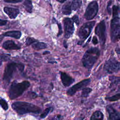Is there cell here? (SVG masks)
Returning a JSON list of instances; mask_svg holds the SVG:
<instances>
[{"label":"cell","instance_id":"obj_8","mask_svg":"<svg viewBox=\"0 0 120 120\" xmlns=\"http://www.w3.org/2000/svg\"><path fill=\"white\" fill-rule=\"evenodd\" d=\"M98 10V6L96 1H93L90 3L87 6L84 14L86 19L90 20L94 18L97 15Z\"/></svg>","mask_w":120,"mask_h":120},{"label":"cell","instance_id":"obj_7","mask_svg":"<svg viewBox=\"0 0 120 120\" xmlns=\"http://www.w3.org/2000/svg\"><path fill=\"white\" fill-rule=\"evenodd\" d=\"M104 68L108 74L117 72L120 69V62L114 58L110 59L105 63Z\"/></svg>","mask_w":120,"mask_h":120},{"label":"cell","instance_id":"obj_13","mask_svg":"<svg viewBox=\"0 0 120 120\" xmlns=\"http://www.w3.org/2000/svg\"><path fill=\"white\" fill-rule=\"evenodd\" d=\"M60 73L62 83L65 87L69 86L74 82V79L72 78L70 76L68 75L66 73L61 72Z\"/></svg>","mask_w":120,"mask_h":120},{"label":"cell","instance_id":"obj_5","mask_svg":"<svg viewBox=\"0 0 120 120\" xmlns=\"http://www.w3.org/2000/svg\"><path fill=\"white\" fill-rule=\"evenodd\" d=\"M111 38L113 42L120 40V18L113 17L111 22Z\"/></svg>","mask_w":120,"mask_h":120},{"label":"cell","instance_id":"obj_28","mask_svg":"<svg viewBox=\"0 0 120 120\" xmlns=\"http://www.w3.org/2000/svg\"><path fill=\"white\" fill-rule=\"evenodd\" d=\"M119 10V7L117 6L114 5L112 7V15L113 17L117 16L118 15V11Z\"/></svg>","mask_w":120,"mask_h":120},{"label":"cell","instance_id":"obj_38","mask_svg":"<svg viewBox=\"0 0 120 120\" xmlns=\"http://www.w3.org/2000/svg\"><path fill=\"white\" fill-rule=\"evenodd\" d=\"M47 53H50V52L45 51L44 52H43V54H47Z\"/></svg>","mask_w":120,"mask_h":120},{"label":"cell","instance_id":"obj_37","mask_svg":"<svg viewBox=\"0 0 120 120\" xmlns=\"http://www.w3.org/2000/svg\"><path fill=\"white\" fill-rule=\"evenodd\" d=\"M116 51L118 53H120V48H117L116 49Z\"/></svg>","mask_w":120,"mask_h":120},{"label":"cell","instance_id":"obj_10","mask_svg":"<svg viewBox=\"0 0 120 120\" xmlns=\"http://www.w3.org/2000/svg\"><path fill=\"white\" fill-rule=\"evenodd\" d=\"M74 22L72 19L69 18H65L63 19V24L64 29V36L66 38H68L73 35L75 28Z\"/></svg>","mask_w":120,"mask_h":120},{"label":"cell","instance_id":"obj_18","mask_svg":"<svg viewBox=\"0 0 120 120\" xmlns=\"http://www.w3.org/2000/svg\"><path fill=\"white\" fill-rule=\"evenodd\" d=\"M72 11L71 2L69 1L66 3L62 8V12L64 15H69L71 14Z\"/></svg>","mask_w":120,"mask_h":120},{"label":"cell","instance_id":"obj_15","mask_svg":"<svg viewBox=\"0 0 120 120\" xmlns=\"http://www.w3.org/2000/svg\"><path fill=\"white\" fill-rule=\"evenodd\" d=\"M2 47L6 50H19L21 48L13 40H7L2 45Z\"/></svg>","mask_w":120,"mask_h":120},{"label":"cell","instance_id":"obj_27","mask_svg":"<svg viewBox=\"0 0 120 120\" xmlns=\"http://www.w3.org/2000/svg\"><path fill=\"white\" fill-rule=\"evenodd\" d=\"M37 41H38L33 38L27 37L26 39L25 44L27 45H30L33 44V43H34L35 42H36Z\"/></svg>","mask_w":120,"mask_h":120},{"label":"cell","instance_id":"obj_21","mask_svg":"<svg viewBox=\"0 0 120 120\" xmlns=\"http://www.w3.org/2000/svg\"><path fill=\"white\" fill-rule=\"evenodd\" d=\"M104 118V115L102 112L99 111H97L95 112L90 117V119L92 120H103Z\"/></svg>","mask_w":120,"mask_h":120},{"label":"cell","instance_id":"obj_2","mask_svg":"<svg viewBox=\"0 0 120 120\" xmlns=\"http://www.w3.org/2000/svg\"><path fill=\"white\" fill-rule=\"evenodd\" d=\"M100 55V51L97 47H92L88 50L82 58L83 66L90 69L97 61Z\"/></svg>","mask_w":120,"mask_h":120},{"label":"cell","instance_id":"obj_19","mask_svg":"<svg viewBox=\"0 0 120 120\" xmlns=\"http://www.w3.org/2000/svg\"><path fill=\"white\" fill-rule=\"evenodd\" d=\"M46 46H47L46 44H45V43L41 42H38V41L35 42L32 45V48L34 49L37 50L43 49L44 48H45Z\"/></svg>","mask_w":120,"mask_h":120},{"label":"cell","instance_id":"obj_31","mask_svg":"<svg viewBox=\"0 0 120 120\" xmlns=\"http://www.w3.org/2000/svg\"><path fill=\"white\" fill-rule=\"evenodd\" d=\"M7 56L6 55H3L0 54V66L2 65L3 60H6Z\"/></svg>","mask_w":120,"mask_h":120},{"label":"cell","instance_id":"obj_6","mask_svg":"<svg viewBox=\"0 0 120 120\" xmlns=\"http://www.w3.org/2000/svg\"><path fill=\"white\" fill-rule=\"evenodd\" d=\"M95 24V21H91L83 24L80 28L78 32V36L82 40L86 39L90 34Z\"/></svg>","mask_w":120,"mask_h":120},{"label":"cell","instance_id":"obj_30","mask_svg":"<svg viewBox=\"0 0 120 120\" xmlns=\"http://www.w3.org/2000/svg\"><path fill=\"white\" fill-rule=\"evenodd\" d=\"M4 1L8 3H19L22 1V0H4Z\"/></svg>","mask_w":120,"mask_h":120},{"label":"cell","instance_id":"obj_35","mask_svg":"<svg viewBox=\"0 0 120 120\" xmlns=\"http://www.w3.org/2000/svg\"><path fill=\"white\" fill-rule=\"evenodd\" d=\"M111 1H112V0H110L109 1V2H108V6H107V11H108V12L109 14H110V13H111V9L110 8V5L112 3Z\"/></svg>","mask_w":120,"mask_h":120},{"label":"cell","instance_id":"obj_3","mask_svg":"<svg viewBox=\"0 0 120 120\" xmlns=\"http://www.w3.org/2000/svg\"><path fill=\"white\" fill-rule=\"evenodd\" d=\"M30 86L27 81L21 82H14L11 85L8 90V96L11 99H14L20 96Z\"/></svg>","mask_w":120,"mask_h":120},{"label":"cell","instance_id":"obj_12","mask_svg":"<svg viewBox=\"0 0 120 120\" xmlns=\"http://www.w3.org/2000/svg\"><path fill=\"white\" fill-rule=\"evenodd\" d=\"M106 109L109 115V120H120V114L112 106L108 105Z\"/></svg>","mask_w":120,"mask_h":120},{"label":"cell","instance_id":"obj_1","mask_svg":"<svg viewBox=\"0 0 120 120\" xmlns=\"http://www.w3.org/2000/svg\"><path fill=\"white\" fill-rule=\"evenodd\" d=\"M11 106L15 111L20 115L29 113L38 114L41 112V109L38 106L26 102H15L12 104Z\"/></svg>","mask_w":120,"mask_h":120},{"label":"cell","instance_id":"obj_26","mask_svg":"<svg viewBox=\"0 0 120 120\" xmlns=\"http://www.w3.org/2000/svg\"><path fill=\"white\" fill-rule=\"evenodd\" d=\"M106 99L107 100H109V101H111V102H113V101H117L119 99H120V93H118V94H116V95H115L113 96L108 97V98H106Z\"/></svg>","mask_w":120,"mask_h":120},{"label":"cell","instance_id":"obj_34","mask_svg":"<svg viewBox=\"0 0 120 120\" xmlns=\"http://www.w3.org/2000/svg\"><path fill=\"white\" fill-rule=\"evenodd\" d=\"M92 43L94 45H96L98 43V39L96 37H94L92 39Z\"/></svg>","mask_w":120,"mask_h":120},{"label":"cell","instance_id":"obj_16","mask_svg":"<svg viewBox=\"0 0 120 120\" xmlns=\"http://www.w3.org/2000/svg\"><path fill=\"white\" fill-rule=\"evenodd\" d=\"M3 35L6 37H12L15 39H19L22 36V33L20 31L17 30L8 31L3 33Z\"/></svg>","mask_w":120,"mask_h":120},{"label":"cell","instance_id":"obj_33","mask_svg":"<svg viewBox=\"0 0 120 120\" xmlns=\"http://www.w3.org/2000/svg\"><path fill=\"white\" fill-rule=\"evenodd\" d=\"M58 27H59V32H58V36H60L61 33H62V28L60 24H58Z\"/></svg>","mask_w":120,"mask_h":120},{"label":"cell","instance_id":"obj_22","mask_svg":"<svg viewBox=\"0 0 120 120\" xmlns=\"http://www.w3.org/2000/svg\"><path fill=\"white\" fill-rule=\"evenodd\" d=\"M82 5L81 0H73L71 2L72 9L76 10L79 8Z\"/></svg>","mask_w":120,"mask_h":120},{"label":"cell","instance_id":"obj_11","mask_svg":"<svg viewBox=\"0 0 120 120\" xmlns=\"http://www.w3.org/2000/svg\"><path fill=\"white\" fill-rule=\"evenodd\" d=\"M90 82V79H84L70 87L67 91V94L69 96L74 95L77 91L83 89L88 85Z\"/></svg>","mask_w":120,"mask_h":120},{"label":"cell","instance_id":"obj_4","mask_svg":"<svg viewBox=\"0 0 120 120\" xmlns=\"http://www.w3.org/2000/svg\"><path fill=\"white\" fill-rule=\"evenodd\" d=\"M24 68V65L21 63L11 62L8 64L4 70L3 76V81L6 83H9L17 71L22 72Z\"/></svg>","mask_w":120,"mask_h":120},{"label":"cell","instance_id":"obj_20","mask_svg":"<svg viewBox=\"0 0 120 120\" xmlns=\"http://www.w3.org/2000/svg\"><path fill=\"white\" fill-rule=\"evenodd\" d=\"M23 5L27 12L29 13H31L32 12L33 6L31 0H25L23 2Z\"/></svg>","mask_w":120,"mask_h":120},{"label":"cell","instance_id":"obj_25","mask_svg":"<svg viewBox=\"0 0 120 120\" xmlns=\"http://www.w3.org/2000/svg\"><path fill=\"white\" fill-rule=\"evenodd\" d=\"M0 105L3 108V109L5 111L7 110L8 108V104L7 101L3 98H1L0 99Z\"/></svg>","mask_w":120,"mask_h":120},{"label":"cell","instance_id":"obj_29","mask_svg":"<svg viewBox=\"0 0 120 120\" xmlns=\"http://www.w3.org/2000/svg\"><path fill=\"white\" fill-rule=\"evenodd\" d=\"M72 20L73 21V22H75L76 24H78L79 23V18L78 17L77 15H74L72 18Z\"/></svg>","mask_w":120,"mask_h":120},{"label":"cell","instance_id":"obj_9","mask_svg":"<svg viewBox=\"0 0 120 120\" xmlns=\"http://www.w3.org/2000/svg\"><path fill=\"white\" fill-rule=\"evenodd\" d=\"M105 24L104 21H101L95 29V34L98 36L101 45H103L106 40Z\"/></svg>","mask_w":120,"mask_h":120},{"label":"cell","instance_id":"obj_14","mask_svg":"<svg viewBox=\"0 0 120 120\" xmlns=\"http://www.w3.org/2000/svg\"><path fill=\"white\" fill-rule=\"evenodd\" d=\"M4 11L11 19H15L19 13L18 9L10 7H5Z\"/></svg>","mask_w":120,"mask_h":120},{"label":"cell","instance_id":"obj_24","mask_svg":"<svg viewBox=\"0 0 120 120\" xmlns=\"http://www.w3.org/2000/svg\"><path fill=\"white\" fill-rule=\"evenodd\" d=\"M53 110V108L52 107H49L46 108L43 113L41 114L40 117L41 118H45L46 117V116L49 114L50 112H52Z\"/></svg>","mask_w":120,"mask_h":120},{"label":"cell","instance_id":"obj_17","mask_svg":"<svg viewBox=\"0 0 120 120\" xmlns=\"http://www.w3.org/2000/svg\"><path fill=\"white\" fill-rule=\"evenodd\" d=\"M110 80L111 81L110 87L112 88L115 89L116 87H118L120 89V77H115L111 76L109 77Z\"/></svg>","mask_w":120,"mask_h":120},{"label":"cell","instance_id":"obj_23","mask_svg":"<svg viewBox=\"0 0 120 120\" xmlns=\"http://www.w3.org/2000/svg\"><path fill=\"white\" fill-rule=\"evenodd\" d=\"M82 92L81 96L82 97L86 98L87 97L90 93L92 89L90 88H83L82 90Z\"/></svg>","mask_w":120,"mask_h":120},{"label":"cell","instance_id":"obj_32","mask_svg":"<svg viewBox=\"0 0 120 120\" xmlns=\"http://www.w3.org/2000/svg\"><path fill=\"white\" fill-rule=\"evenodd\" d=\"M8 22L7 20H2L0 19V26H3L7 24Z\"/></svg>","mask_w":120,"mask_h":120},{"label":"cell","instance_id":"obj_36","mask_svg":"<svg viewBox=\"0 0 120 120\" xmlns=\"http://www.w3.org/2000/svg\"><path fill=\"white\" fill-rule=\"evenodd\" d=\"M57 1L60 2V3H63L65 1H66L67 0H56Z\"/></svg>","mask_w":120,"mask_h":120}]
</instances>
